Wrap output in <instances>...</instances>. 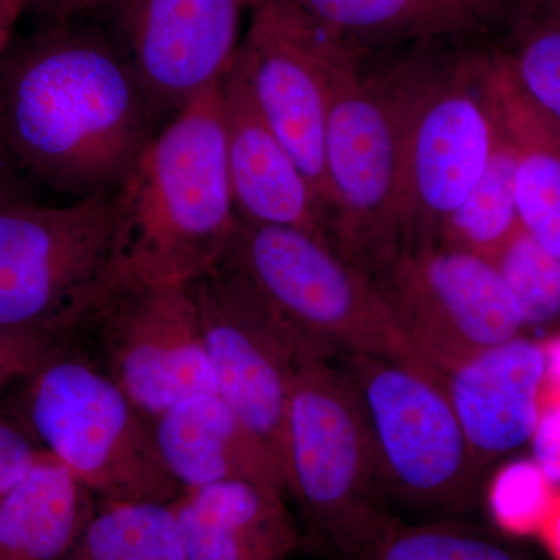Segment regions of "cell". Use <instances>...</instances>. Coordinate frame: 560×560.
Instances as JSON below:
<instances>
[{"label":"cell","instance_id":"obj_9","mask_svg":"<svg viewBox=\"0 0 560 560\" xmlns=\"http://www.w3.org/2000/svg\"><path fill=\"white\" fill-rule=\"evenodd\" d=\"M331 360L359 394L388 497L420 510H464L480 471L442 382L382 357Z\"/></svg>","mask_w":560,"mask_h":560},{"label":"cell","instance_id":"obj_23","mask_svg":"<svg viewBox=\"0 0 560 560\" xmlns=\"http://www.w3.org/2000/svg\"><path fill=\"white\" fill-rule=\"evenodd\" d=\"M521 226L515 153L497 108L495 136L488 164L469 197L445 221L440 242L492 260Z\"/></svg>","mask_w":560,"mask_h":560},{"label":"cell","instance_id":"obj_26","mask_svg":"<svg viewBox=\"0 0 560 560\" xmlns=\"http://www.w3.org/2000/svg\"><path fill=\"white\" fill-rule=\"evenodd\" d=\"M521 308L525 331L560 323V259L518 228L492 257Z\"/></svg>","mask_w":560,"mask_h":560},{"label":"cell","instance_id":"obj_12","mask_svg":"<svg viewBox=\"0 0 560 560\" xmlns=\"http://www.w3.org/2000/svg\"><path fill=\"white\" fill-rule=\"evenodd\" d=\"M186 287L197 308L217 394L267 448L287 485L290 386L312 342L226 261Z\"/></svg>","mask_w":560,"mask_h":560},{"label":"cell","instance_id":"obj_1","mask_svg":"<svg viewBox=\"0 0 560 560\" xmlns=\"http://www.w3.org/2000/svg\"><path fill=\"white\" fill-rule=\"evenodd\" d=\"M158 124L119 43L97 25H44L0 60V150L25 179L75 200L116 194Z\"/></svg>","mask_w":560,"mask_h":560},{"label":"cell","instance_id":"obj_34","mask_svg":"<svg viewBox=\"0 0 560 560\" xmlns=\"http://www.w3.org/2000/svg\"><path fill=\"white\" fill-rule=\"evenodd\" d=\"M547 2H560V0H547Z\"/></svg>","mask_w":560,"mask_h":560},{"label":"cell","instance_id":"obj_30","mask_svg":"<svg viewBox=\"0 0 560 560\" xmlns=\"http://www.w3.org/2000/svg\"><path fill=\"white\" fill-rule=\"evenodd\" d=\"M22 14L38 18L44 25L66 24L80 20L90 11L106 9L114 0H16Z\"/></svg>","mask_w":560,"mask_h":560},{"label":"cell","instance_id":"obj_6","mask_svg":"<svg viewBox=\"0 0 560 560\" xmlns=\"http://www.w3.org/2000/svg\"><path fill=\"white\" fill-rule=\"evenodd\" d=\"M25 386L28 425L43 452L68 467L95 499L175 503L183 495L150 420L69 341Z\"/></svg>","mask_w":560,"mask_h":560},{"label":"cell","instance_id":"obj_27","mask_svg":"<svg viewBox=\"0 0 560 560\" xmlns=\"http://www.w3.org/2000/svg\"><path fill=\"white\" fill-rule=\"evenodd\" d=\"M545 480L548 477H540L537 470L497 481L490 495V510L500 528L518 536L539 533L555 497Z\"/></svg>","mask_w":560,"mask_h":560},{"label":"cell","instance_id":"obj_25","mask_svg":"<svg viewBox=\"0 0 560 560\" xmlns=\"http://www.w3.org/2000/svg\"><path fill=\"white\" fill-rule=\"evenodd\" d=\"M363 560H525L499 537L455 522L405 525L394 518Z\"/></svg>","mask_w":560,"mask_h":560},{"label":"cell","instance_id":"obj_18","mask_svg":"<svg viewBox=\"0 0 560 560\" xmlns=\"http://www.w3.org/2000/svg\"><path fill=\"white\" fill-rule=\"evenodd\" d=\"M151 427L162 459L184 492L213 482L246 480L285 495V478L278 464L219 394L186 397Z\"/></svg>","mask_w":560,"mask_h":560},{"label":"cell","instance_id":"obj_32","mask_svg":"<svg viewBox=\"0 0 560 560\" xmlns=\"http://www.w3.org/2000/svg\"><path fill=\"white\" fill-rule=\"evenodd\" d=\"M539 534L551 558L560 560V493L552 497L550 510L541 522Z\"/></svg>","mask_w":560,"mask_h":560},{"label":"cell","instance_id":"obj_11","mask_svg":"<svg viewBox=\"0 0 560 560\" xmlns=\"http://www.w3.org/2000/svg\"><path fill=\"white\" fill-rule=\"evenodd\" d=\"M68 341L119 385L150 422L173 405L217 393L189 290L114 275Z\"/></svg>","mask_w":560,"mask_h":560},{"label":"cell","instance_id":"obj_31","mask_svg":"<svg viewBox=\"0 0 560 560\" xmlns=\"http://www.w3.org/2000/svg\"><path fill=\"white\" fill-rule=\"evenodd\" d=\"M25 201H32L27 179L14 168L9 158L0 150V209Z\"/></svg>","mask_w":560,"mask_h":560},{"label":"cell","instance_id":"obj_2","mask_svg":"<svg viewBox=\"0 0 560 560\" xmlns=\"http://www.w3.org/2000/svg\"><path fill=\"white\" fill-rule=\"evenodd\" d=\"M116 208L121 278L186 287L219 267L238 221L221 83L154 135L116 191Z\"/></svg>","mask_w":560,"mask_h":560},{"label":"cell","instance_id":"obj_21","mask_svg":"<svg viewBox=\"0 0 560 560\" xmlns=\"http://www.w3.org/2000/svg\"><path fill=\"white\" fill-rule=\"evenodd\" d=\"M493 92L515 153L518 219L526 234L560 259V121L530 101L493 49Z\"/></svg>","mask_w":560,"mask_h":560},{"label":"cell","instance_id":"obj_20","mask_svg":"<svg viewBox=\"0 0 560 560\" xmlns=\"http://www.w3.org/2000/svg\"><path fill=\"white\" fill-rule=\"evenodd\" d=\"M94 493L46 452L0 493V560H68L94 514Z\"/></svg>","mask_w":560,"mask_h":560},{"label":"cell","instance_id":"obj_4","mask_svg":"<svg viewBox=\"0 0 560 560\" xmlns=\"http://www.w3.org/2000/svg\"><path fill=\"white\" fill-rule=\"evenodd\" d=\"M493 43L420 44L408 55L400 246L440 242L492 151Z\"/></svg>","mask_w":560,"mask_h":560},{"label":"cell","instance_id":"obj_7","mask_svg":"<svg viewBox=\"0 0 560 560\" xmlns=\"http://www.w3.org/2000/svg\"><path fill=\"white\" fill-rule=\"evenodd\" d=\"M320 352L382 357L438 378L364 272L329 242L294 228L238 220L224 260Z\"/></svg>","mask_w":560,"mask_h":560},{"label":"cell","instance_id":"obj_24","mask_svg":"<svg viewBox=\"0 0 560 560\" xmlns=\"http://www.w3.org/2000/svg\"><path fill=\"white\" fill-rule=\"evenodd\" d=\"M497 49L518 88L560 121V2L517 0Z\"/></svg>","mask_w":560,"mask_h":560},{"label":"cell","instance_id":"obj_29","mask_svg":"<svg viewBox=\"0 0 560 560\" xmlns=\"http://www.w3.org/2000/svg\"><path fill=\"white\" fill-rule=\"evenodd\" d=\"M40 455L27 434L0 420V493L24 478Z\"/></svg>","mask_w":560,"mask_h":560},{"label":"cell","instance_id":"obj_16","mask_svg":"<svg viewBox=\"0 0 560 560\" xmlns=\"http://www.w3.org/2000/svg\"><path fill=\"white\" fill-rule=\"evenodd\" d=\"M550 381L547 342L526 334L482 350L442 377L480 474L534 441Z\"/></svg>","mask_w":560,"mask_h":560},{"label":"cell","instance_id":"obj_10","mask_svg":"<svg viewBox=\"0 0 560 560\" xmlns=\"http://www.w3.org/2000/svg\"><path fill=\"white\" fill-rule=\"evenodd\" d=\"M366 276L411 348L441 377L526 334L503 276L469 250L442 242L401 246Z\"/></svg>","mask_w":560,"mask_h":560},{"label":"cell","instance_id":"obj_3","mask_svg":"<svg viewBox=\"0 0 560 560\" xmlns=\"http://www.w3.org/2000/svg\"><path fill=\"white\" fill-rule=\"evenodd\" d=\"M312 35V33H311ZM329 86V242L368 272L399 248L410 47L353 57L316 38Z\"/></svg>","mask_w":560,"mask_h":560},{"label":"cell","instance_id":"obj_15","mask_svg":"<svg viewBox=\"0 0 560 560\" xmlns=\"http://www.w3.org/2000/svg\"><path fill=\"white\" fill-rule=\"evenodd\" d=\"M316 38L353 55L419 44L500 39L517 0H265Z\"/></svg>","mask_w":560,"mask_h":560},{"label":"cell","instance_id":"obj_13","mask_svg":"<svg viewBox=\"0 0 560 560\" xmlns=\"http://www.w3.org/2000/svg\"><path fill=\"white\" fill-rule=\"evenodd\" d=\"M254 0H114L119 43L158 121L221 83Z\"/></svg>","mask_w":560,"mask_h":560},{"label":"cell","instance_id":"obj_22","mask_svg":"<svg viewBox=\"0 0 560 560\" xmlns=\"http://www.w3.org/2000/svg\"><path fill=\"white\" fill-rule=\"evenodd\" d=\"M68 560H187L175 504L102 501Z\"/></svg>","mask_w":560,"mask_h":560},{"label":"cell","instance_id":"obj_5","mask_svg":"<svg viewBox=\"0 0 560 560\" xmlns=\"http://www.w3.org/2000/svg\"><path fill=\"white\" fill-rule=\"evenodd\" d=\"M287 492L342 560H363L394 521L370 422L352 383L318 349L302 353L287 408Z\"/></svg>","mask_w":560,"mask_h":560},{"label":"cell","instance_id":"obj_8","mask_svg":"<svg viewBox=\"0 0 560 560\" xmlns=\"http://www.w3.org/2000/svg\"><path fill=\"white\" fill-rule=\"evenodd\" d=\"M116 194L0 209V326L68 337L116 275Z\"/></svg>","mask_w":560,"mask_h":560},{"label":"cell","instance_id":"obj_14","mask_svg":"<svg viewBox=\"0 0 560 560\" xmlns=\"http://www.w3.org/2000/svg\"><path fill=\"white\" fill-rule=\"evenodd\" d=\"M237 55L260 113L311 184L327 228L329 86L318 40L270 3L254 0L248 33Z\"/></svg>","mask_w":560,"mask_h":560},{"label":"cell","instance_id":"obj_17","mask_svg":"<svg viewBox=\"0 0 560 560\" xmlns=\"http://www.w3.org/2000/svg\"><path fill=\"white\" fill-rule=\"evenodd\" d=\"M221 97L228 173L238 220L294 228L329 242L311 184L260 113L238 55L221 80Z\"/></svg>","mask_w":560,"mask_h":560},{"label":"cell","instance_id":"obj_33","mask_svg":"<svg viewBox=\"0 0 560 560\" xmlns=\"http://www.w3.org/2000/svg\"><path fill=\"white\" fill-rule=\"evenodd\" d=\"M21 16L16 0H0V60L13 40L14 25Z\"/></svg>","mask_w":560,"mask_h":560},{"label":"cell","instance_id":"obj_28","mask_svg":"<svg viewBox=\"0 0 560 560\" xmlns=\"http://www.w3.org/2000/svg\"><path fill=\"white\" fill-rule=\"evenodd\" d=\"M68 345V337L35 327L0 326V386L28 381Z\"/></svg>","mask_w":560,"mask_h":560},{"label":"cell","instance_id":"obj_19","mask_svg":"<svg viewBox=\"0 0 560 560\" xmlns=\"http://www.w3.org/2000/svg\"><path fill=\"white\" fill-rule=\"evenodd\" d=\"M283 499L246 480L186 490L173 504L187 560H289L300 536Z\"/></svg>","mask_w":560,"mask_h":560}]
</instances>
